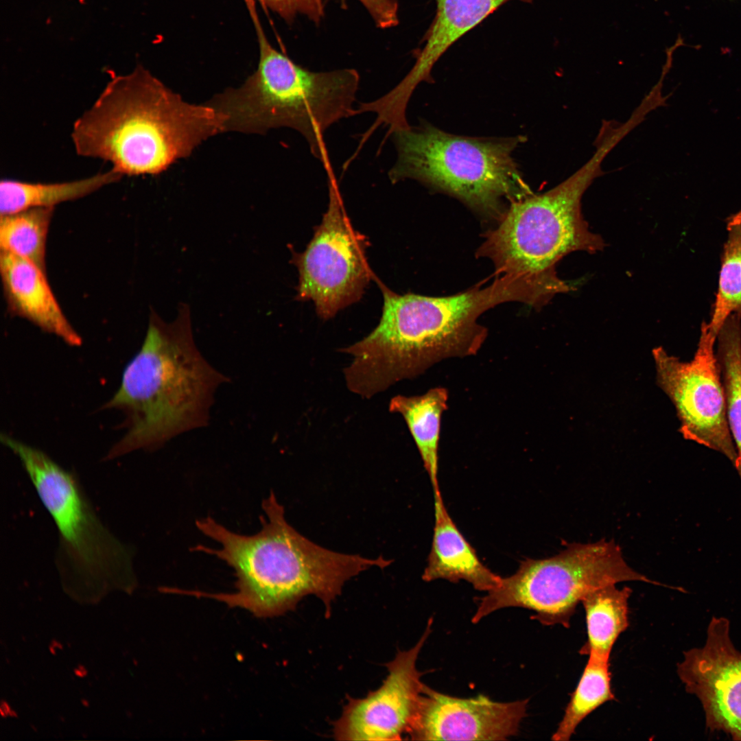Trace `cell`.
<instances>
[{
    "label": "cell",
    "mask_w": 741,
    "mask_h": 741,
    "mask_svg": "<svg viewBox=\"0 0 741 741\" xmlns=\"http://www.w3.org/2000/svg\"><path fill=\"white\" fill-rule=\"evenodd\" d=\"M261 530L252 535L232 532L211 517L198 519L197 528L220 544L211 548L198 545L193 551L217 557L233 568L236 591L207 593L174 589L176 593L213 598L231 607L245 609L259 618L282 615L312 594L331 604L351 578L373 567L389 566L381 556L368 558L329 550L300 534L285 518L283 506L274 493L263 500Z\"/></svg>",
    "instance_id": "obj_1"
},
{
    "label": "cell",
    "mask_w": 741,
    "mask_h": 741,
    "mask_svg": "<svg viewBox=\"0 0 741 741\" xmlns=\"http://www.w3.org/2000/svg\"><path fill=\"white\" fill-rule=\"evenodd\" d=\"M374 280L384 298L379 322L363 340L342 350L353 357L344 370L346 385L366 398L443 360L476 354L486 337L478 322L480 316L521 297L518 281L507 275L486 287L443 297L401 295L377 277Z\"/></svg>",
    "instance_id": "obj_2"
},
{
    "label": "cell",
    "mask_w": 741,
    "mask_h": 741,
    "mask_svg": "<svg viewBox=\"0 0 741 741\" xmlns=\"http://www.w3.org/2000/svg\"><path fill=\"white\" fill-rule=\"evenodd\" d=\"M224 132V117L208 104L183 100L142 66L113 78L74 122L78 155L109 163L123 176L155 175Z\"/></svg>",
    "instance_id": "obj_3"
},
{
    "label": "cell",
    "mask_w": 741,
    "mask_h": 741,
    "mask_svg": "<svg viewBox=\"0 0 741 741\" xmlns=\"http://www.w3.org/2000/svg\"><path fill=\"white\" fill-rule=\"evenodd\" d=\"M177 307L171 322L150 309L141 347L105 405L123 410L128 427L108 459L158 448L180 434L205 426L215 393L228 381L198 351L189 305L181 302Z\"/></svg>",
    "instance_id": "obj_4"
},
{
    "label": "cell",
    "mask_w": 741,
    "mask_h": 741,
    "mask_svg": "<svg viewBox=\"0 0 741 741\" xmlns=\"http://www.w3.org/2000/svg\"><path fill=\"white\" fill-rule=\"evenodd\" d=\"M255 26L257 70L240 87L227 89L207 104L224 117V132L264 134L281 127L296 130L326 172L332 169L324 133L340 120L357 115L353 107L357 71H309L274 49L257 21Z\"/></svg>",
    "instance_id": "obj_5"
},
{
    "label": "cell",
    "mask_w": 741,
    "mask_h": 741,
    "mask_svg": "<svg viewBox=\"0 0 741 741\" xmlns=\"http://www.w3.org/2000/svg\"><path fill=\"white\" fill-rule=\"evenodd\" d=\"M596 143V152L580 169L548 191L511 202L487 233L478 255L491 259L497 273L560 282L555 266L564 256L603 248L602 239L589 231L583 219L581 200L602 174L600 164L618 141L602 134Z\"/></svg>",
    "instance_id": "obj_6"
},
{
    "label": "cell",
    "mask_w": 741,
    "mask_h": 741,
    "mask_svg": "<svg viewBox=\"0 0 741 741\" xmlns=\"http://www.w3.org/2000/svg\"><path fill=\"white\" fill-rule=\"evenodd\" d=\"M397 152L392 183L414 179L448 193L499 220L510 203L532 194L512 153L524 137L483 139L454 135L429 124L393 132Z\"/></svg>",
    "instance_id": "obj_7"
},
{
    "label": "cell",
    "mask_w": 741,
    "mask_h": 741,
    "mask_svg": "<svg viewBox=\"0 0 741 741\" xmlns=\"http://www.w3.org/2000/svg\"><path fill=\"white\" fill-rule=\"evenodd\" d=\"M1 440L19 458L58 529L62 577L103 589H131V550L104 525L74 475L40 449L6 434Z\"/></svg>",
    "instance_id": "obj_8"
},
{
    "label": "cell",
    "mask_w": 741,
    "mask_h": 741,
    "mask_svg": "<svg viewBox=\"0 0 741 741\" xmlns=\"http://www.w3.org/2000/svg\"><path fill=\"white\" fill-rule=\"evenodd\" d=\"M627 580L659 583L631 569L613 541L572 543L544 559L522 561L513 575L479 600L473 623L497 610L521 607L535 612L542 624L569 626L578 604L590 592Z\"/></svg>",
    "instance_id": "obj_9"
},
{
    "label": "cell",
    "mask_w": 741,
    "mask_h": 741,
    "mask_svg": "<svg viewBox=\"0 0 741 741\" xmlns=\"http://www.w3.org/2000/svg\"><path fill=\"white\" fill-rule=\"evenodd\" d=\"M328 175L329 204L321 223L302 252L292 250L298 269V301H312L322 319L358 301L375 279L366 255L368 242L353 226L333 172Z\"/></svg>",
    "instance_id": "obj_10"
},
{
    "label": "cell",
    "mask_w": 741,
    "mask_h": 741,
    "mask_svg": "<svg viewBox=\"0 0 741 741\" xmlns=\"http://www.w3.org/2000/svg\"><path fill=\"white\" fill-rule=\"evenodd\" d=\"M718 333L701 324L694 357L683 362L662 347L653 350L657 382L673 403L680 432L715 450L734 465L737 451L727 418L726 401L714 346Z\"/></svg>",
    "instance_id": "obj_11"
},
{
    "label": "cell",
    "mask_w": 741,
    "mask_h": 741,
    "mask_svg": "<svg viewBox=\"0 0 741 741\" xmlns=\"http://www.w3.org/2000/svg\"><path fill=\"white\" fill-rule=\"evenodd\" d=\"M432 618L418 642L399 651L386 664L383 684L362 698H349L340 717L333 723V736L340 740H398L409 733L419 707L424 683L416 668L419 652L431 632Z\"/></svg>",
    "instance_id": "obj_12"
},
{
    "label": "cell",
    "mask_w": 741,
    "mask_h": 741,
    "mask_svg": "<svg viewBox=\"0 0 741 741\" xmlns=\"http://www.w3.org/2000/svg\"><path fill=\"white\" fill-rule=\"evenodd\" d=\"M729 621L713 617L705 644L684 652L677 673L703 705L706 726L741 740V652L729 635Z\"/></svg>",
    "instance_id": "obj_13"
},
{
    "label": "cell",
    "mask_w": 741,
    "mask_h": 741,
    "mask_svg": "<svg viewBox=\"0 0 741 741\" xmlns=\"http://www.w3.org/2000/svg\"><path fill=\"white\" fill-rule=\"evenodd\" d=\"M528 703L496 702L483 695L460 698L424 684L408 735L414 740H505L517 733Z\"/></svg>",
    "instance_id": "obj_14"
},
{
    "label": "cell",
    "mask_w": 741,
    "mask_h": 741,
    "mask_svg": "<svg viewBox=\"0 0 741 741\" xmlns=\"http://www.w3.org/2000/svg\"><path fill=\"white\" fill-rule=\"evenodd\" d=\"M508 1L510 0H436V12L424 37V45L410 72L395 88L384 95L386 106L397 113L406 112L413 91L420 82L429 81L432 69L449 47Z\"/></svg>",
    "instance_id": "obj_15"
},
{
    "label": "cell",
    "mask_w": 741,
    "mask_h": 741,
    "mask_svg": "<svg viewBox=\"0 0 741 741\" xmlns=\"http://www.w3.org/2000/svg\"><path fill=\"white\" fill-rule=\"evenodd\" d=\"M0 272L10 314L25 318L71 346L82 338L62 311L46 278L32 262L1 250Z\"/></svg>",
    "instance_id": "obj_16"
},
{
    "label": "cell",
    "mask_w": 741,
    "mask_h": 741,
    "mask_svg": "<svg viewBox=\"0 0 741 741\" xmlns=\"http://www.w3.org/2000/svg\"><path fill=\"white\" fill-rule=\"evenodd\" d=\"M434 497L433 539L422 578L427 582L445 579L458 583L463 580L477 590L488 592L493 589L502 577L481 562L449 516L440 490L434 491Z\"/></svg>",
    "instance_id": "obj_17"
},
{
    "label": "cell",
    "mask_w": 741,
    "mask_h": 741,
    "mask_svg": "<svg viewBox=\"0 0 741 741\" xmlns=\"http://www.w3.org/2000/svg\"><path fill=\"white\" fill-rule=\"evenodd\" d=\"M448 391L436 387L417 396H396L390 403V412L405 421L429 475L433 490H440L438 481V446L441 417L447 408Z\"/></svg>",
    "instance_id": "obj_18"
},
{
    "label": "cell",
    "mask_w": 741,
    "mask_h": 741,
    "mask_svg": "<svg viewBox=\"0 0 741 741\" xmlns=\"http://www.w3.org/2000/svg\"><path fill=\"white\" fill-rule=\"evenodd\" d=\"M121 178L110 168L105 172L67 182L32 183L3 179L0 183V214H10L34 207H55L58 204L85 197Z\"/></svg>",
    "instance_id": "obj_19"
},
{
    "label": "cell",
    "mask_w": 741,
    "mask_h": 741,
    "mask_svg": "<svg viewBox=\"0 0 741 741\" xmlns=\"http://www.w3.org/2000/svg\"><path fill=\"white\" fill-rule=\"evenodd\" d=\"M610 585L596 589L584 597L583 604L587 642L580 649L582 655L610 659L613 644L628 626V600L631 589H622Z\"/></svg>",
    "instance_id": "obj_20"
},
{
    "label": "cell",
    "mask_w": 741,
    "mask_h": 741,
    "mask_svg": "<svg viewBox=\"0 0 741 741\" xmlns=\"http://www.w3.org/2000/svg\"><path fill=\"white\" fill-rule=\"evenodd\" d=\"M716 357L726 401L727 418L741 479V317L731 314L720 327L716 339Z\"/></svg>",
    "instance_id": "obj_21"
},
{
    "label": "cell",
    "mask_w": 741,
    "mask_h": 741,
    "mask_svg": "<svg viewBox=\"0 0 741 741\" xmlns=\"http://www.w3.org/2000/svg\"><path fill=\"white\" fill-rule=\"evenodd\" d=\"M54 207H34L0 218V247L46 271V242Z\"/></svg>",
    "instance_id": "obj_22"
},
{
    "label": "cell",
    "mask_w": 741,
    "mask_h": 741,
    "mask_svg": "<svg viewBox=\"0 0 741 741\" xmlns=\"http://www.w3.org/2000/svg\"><path fill=\"white\" fill-rule=\"evenodd\" d=\"M613 699L609 660L589 656L552 740L568 741L588 715L601 705Z\"/></svg>",
    "instance_id": "obj_23"
},
{
    "label": "cell",
    "mask_w": 741,
    "mask_h": 741,
    "mask_svg": "<svg viewBox=\"0 0 741 741\" xmlns=\"http://www.w3.org/2000/svg\"><path fill=\"white\" fill-rule=\"evenodd\" d=\"M727 238L724 244L718 287L709 321V329L718 333L731 314L741 317V211L726 220Z\"/></svg>",
    "instance_id": "obj_24"
},
{
    "label": "cell",
    "mask_w": 741,
    "mask_h": 741,
    "mask_svg": "<svg viewBox=\"0 0 741 741\" xmlns=\"http://www.w3.org/2000/svg\"><path fill=\"white\" fill-rule=\"evenodd\" d=\"M287 21L298 14L318 23L324 15L322 0H259Z\"/></svg>",
    "instance_id": "obj_25"
},
{
    "label": "cell",
    "mask_w": 741,
    "mask_h": 741,
    "mask_svg": "<svg viewBox=\"0 0 741 741\" xmlns=\"http://www.w3.org/2000/svg\"><path fill=\"white\" fill-rule=\"evenodd\" d=\"M10 711H11V710H10L9 706L8 705V704L6 703H5V702H3L1 705V716L3 717H5L8 715H10Z\"/></svg>",
    "instance_id": "obj_26"
}]
</instances>
